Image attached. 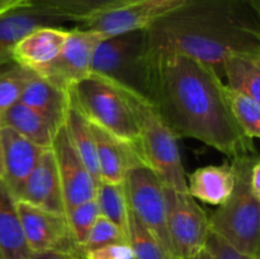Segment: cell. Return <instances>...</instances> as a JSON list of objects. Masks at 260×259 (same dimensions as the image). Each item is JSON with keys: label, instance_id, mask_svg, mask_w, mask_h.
Listing matches in <instances>:
<instances>
[{"label": "cell", "instance_id": "25", "mask_svg": "<svg viewBox=\"0 0 260 259\" xmlns=\"http://www.w3.org/2000/svg\"><path fill=\"white\" fill-rule=\"evenodd\" d=\"M30 4L61 18L65 22L78 24L89 15L118 4L124 0H29Z\"/></svg>", "mask_w": 260, "mask_h": 259}, {"label": "cell", "instance_id": "31", "mask_svg": "<svg viewBox=\"0 0 260 259\" xmlns=\"http://www.w3.org/2000/svg\"><path fill=\"white\" fill-rule=\"evenodd\" d=\"M206 249L215 256V259H259L236 250L228 241L213 233H211L208 236Z\"/></svg>", "mask_w": 260, "mask_h": 259}, {"label": "cell", "instance_id": "9", "mask_svg": "<svg viewBox=\"0 0 260 259\" xmlns=\"http://www.w3.org/2000/svg\"><path fill=\"white\" fill-rule=\"evenodd\" d=\"M185 0H124L79 22L78 27L98 32L104 38L146 30Z\"/></svg>", "mask_w": 260, "mask_h": 259}, {"label": "cell", "instance_id": "37", "mask_svg": "<svg viewBox=\"0 0 260 259\" xmlns=\"http://www.w3.org/2000/svg\"><path fill=\"white\" fill-rule=\"evenodd\" d=\"M3 175V144H2V123H0V178Z\"/></svg>", "mask_w": 260, "mask_h": 259}, {"label": "cell", "instance_id": "17", "mask_svg": "<svg viewBox=\"0 0 260 259\" xmlns=\"http://www.w3.org/2000/svg\"><path fill=\"white\" fill-rule=\"evenodd\" d=\"M96 147L99 182L123 183L128 169L137 164H145L139 152L113 135L90 123Z\"/></svg>", "mask_w": 260, "mask_h": 259}, {"label": "cell", "instance_id": "19", "mask_svg": "<svg viewBox=\"0 0 260 259\" xmlns=\"http://www.w3.org/2000/svg\"><path fill=\"white\" fill-rule=\"evenodd\" d=\"M235 184L231 161L207 165L196 169L187 177V190L194 200L220 206L230 197Z\"/></svg>", "mask_w": 260, "mask_h": 259}, {"label": "cell", "instance_id": "6", "mask_svg": "<svg viewBox=\"0 0 260 259\" xmlns=\"http://www.w3.org/2000/svg\"><path fill=\"white\" fill-rule=\"evenodd\" d=\"M91 73L146 98L149 47L145 30L103 38L94 52Z\"/></svg>", "mask_w": 260, "mask_h": 259}, {"label": "cell", "instance_id": "7", "mask_svg": "<svg viewBox=\"0 0 260 259\" xmlns=\"http://www.w3.org/2000/svg\"><path fill=\"white\" fill-rule=\"evenodd\" d=\"M164 195L172 255L174 259L189 258L206 248L211 234L208 215L188 192L164 184Z\"/></svg>", "mask_w": 260, "mask_h": 259}, {"label": "cell", "instance_id": "27", "mask_svg": "<svg viewBox=\"0 0 260 259\" xmlns=\"http://www.w3.org/2000/svg\"><path fill=\"white\" fill-rule=\"evenodd\" d=\"M127 241L135 259H174L161 243L129 211Z\"/></svg>", "mask_w": 260, "mask_h": 259}, {"label": "cell", "instance_id": "18", "mask_svg": "<svg viewBox=\"0 0 260 259\" xmlns=\"http://www.w3.org/2000/svg\"><path fill=\"white\" fill-rule=\"evenodd\" d=\"M19 102L37 112L55 131L65 124L70 107L69 93L38 74H35L28 81Z\"/></svg>", "mask_w": 260, "mask_h": 259}, {"label": "cell", "instance_id": "32", "mask_svg": "<svg viewBox=\"0 0 260 259\" xmlns=\"http://www.w3.org/2000/svg\"><path fill=\"white\" fill-rule=\"evenodd\" d=\"M86 259H135L128 241L109 244L85 254Z\"/></svg>", "mask_w": 260, "mask_h": 259}, {"label": "cell", "instance_id": "36", "mask_svg": "<svg viewBox=\"0 0 260 259\" xmlns=\"http://www.w3.org/2000/svg\"><path fill=\"white\" fill-rule=\"evenodd\" d=\"M244 2L250 5L258 14H260V0H244Z\"/></svg>", "mask_w": 260, "mask_h": 259}, {"label": "cell", "instance_id": "2", "mask_svg": "<svg viewBox=\"0 0 260 259\" xmlns=\"http://www.w3.org/2000/svg\"><path fill=\"white\" fill-rule=\"evenodd\" d=\"M259 15L244 0H185L145 30L149 48L172 50L213 66L228 56L260 53Z\"/></svg>", "mask_w": 260, "mask_h": 259}, {"label": "cell", "instance_id": "13", "mask_svg": "<svg viewBox=\"0 0 260 259\" xmlns=\"http://www.w3.org/2000/svg\"><path fill=\"white\" fill-rule=\"evenodd\" d=\"M69 36L62 25H43L23 36L12 51L13 61L41 74L57 58Z\"/></svg>", "mask_w": 260, "mask_h": 259}, {"label": "cell", "instance_id": "10", "mask_svg": "<svg viewBox=\"0 0 260 259\" xmlns=\"http://www.w3.org/2000/svg\"><path fill=\"white\" fill-rule=\"evenodd\" d=\"M17 210L30 253L57 251L85 256L71 234L65 215L35 207L23 201H17Z\"/></svg>", "mask_w": 260, "mask_h": 259}, {"label": "cell", "instance_id": "11", "mask_svg": "<svg viewBox=\"0 0 260 259\" xmlns=\"http://www.w3.org/2000/svg\"><path fill=\"white\" fill-rule=\"evenodd\" d=\"M103 38L101 33L78 25L69 29V36L60 55L38 75L69 93L71 86L91 74L94 52Z\"/></svg>", "mask_w": 260, "mask_h": 259}, {"label": "cell", "instance_id": "8", "mask_svg": "<svg viewBox=\"0 0 260 259\" xmlns=\"http://www.w3.org/2000/svg\"><path fill=\"white\" fill-rule=\"evenodd\" d=\"M123 185L129 211L172 254L167 230L164 183L146 164H137L128 169Z\"/></svg>", "mask_w": 260, "mask_h": 259}, {"label": "cell", "instance_id": "26", "mask_svg": "<svg viewBox=\"0 0 260 259\" xmlns=\"http://www.w3.org/2000/svg\"><path fill=\"white\" fill-rule=\"evenodd\" d=\"M33 75V71L13 60L0 66V116L19 102L25 85Z\"/></svg>", "mask_w": 260, "mask_h": 259}, {"label": "cell", "instance_id": "30", "mask_svg": "<svg viewBox=\"0 0 260 259\" xmlns=\"http://www.w3.org/2000/svg\"><path fill=\"white\" fill-rule=\"evenodd\" d=\"M123 241H127V234L108 218L99 216L81 245V250L86 254L109 244L123 243Z\"/></svg>", "mask_w": 260, "mask_h": 259}, {"label": "cell", "instance_id": "29", "mask_svg": "<svg viewBox=\"0 0 260 259\" xmlns=\"http://www.w3.org/2000/svg\"><path fill=\"white\" fill-rule=\"evenodd\" d=\"M65 216L74 239L81 248L94 222L101 216V211L95 198H93L78 206H74L73 208L66 211Z\"/></svg>", "mask_w": 260, "mask_h": 259}, {"label": "cell", "instance_id": "23", "mask_svg": "<svg viewBox=\"0 0 260 259\" xmlns=\"http://www.w3.org/2000/svg\"><path fill=\"white\" fill-rule=\"evenodd\" d=\"M65 127L76 152L88 168L89 173L93 175L96 183H99L101 178H99L98 159H96V147L90 123L71 103L66 114Z\"/></svg>", "mask_w": 260, "mask_h": 259}, {"label": "cell", "instance_id": "4", "mask_svg": "<svg viewBox=\"0 0 260 259\" xmlns=\"http://www.w3.org/2000/svg\"><path fill=\"white\" fill-rule=\"evenodd\" d=\"M119 89L134 113L145 164L156 173L165 185L179 192H188L178 139L147 98L122 86Z\"/></svg>", "mask_w": 260, "mask_h": 259}, {"label": "cell", "instance_id": "24", "mask_svg": "<svg viewBox=\"0 0 260 259\" xmlns=\"http://www.w3.org/2000/svg\"><path fill=\"white\" fill-rule=\"evenodd\" d=\"M95 201L101 216L108 218L127 234L129 208L123 183L99 182L96 185Z\"/></svg>", "mask_w": 260, "mask_h": 259}, {"label": "cell", "instance_id": "28", "mask_svg": "<svg viewBox=\"0 0 260 259\" xmlns=\"http://www.w3.org/2000/svg\"><path fill=\"white\" fill-rule=\"evenodd\" d=\"M228 102L241 131L251 140L260 137V102L229 88Z\"/></svg>", "mask_w": 260, "mask_h": 259}, {"label": "cell", "instance_id": "22", "mask_svg": "<svg viewBox=\"0 0 260 259\" xmlns=\"http://www.w3.org/2000/svg\"><path fill=\"white\" fill-rule=\"evenodd\" d=\"M0 123L42 149L51 147L55 134L57 132L37 112L20 102L13 104L0 116Z\"/></svg>", "mask_w": 260, "mask_h": 259}, {"label": "cell", "instance_id": "34", "mask_svg": "<svg viewBox=\"0 0 260 259\" xmlns=\"http://www.w3.org/2000/svg\"><path fill=\"white\" fill-rule=\"evenodd\" d=\"M29 0H0V15L20 5L28 4Z\"/></svg>", "mask_w": 260, "mask_h": 259}, {"label": "cell", "instance_id": "14", "mask_svg": "<svg viewBox=\"0 0 260 259\" xmlns=\"http://www.w3.org/2000/svg\"><path fill=\"white\" fill-rule=\"evenodd\" d=\"M18 201L65 215L62 188L51 147L43 150L37 164L27 178Z\"/></svg>", "mask_w": 260, "mask_h": 259}, {"label": "cell", "instance_id": "35", "mask_svg": "<svg viewBox=\"0 0 260 259\" xmlns=\"http://www.w3.org/2000/svg\"><path fill=\"white\" fill-rule=\"evenodd\" d=\"M184 259H215V256H213L212 254L205 248L201 251H198L197 254H194V255L189 256V258H184Z\"/></svg>", "mask_w": 260, "mask_h": 259}, {"label": "cell", "instance_id": "15", "mask_svg": "<svg viewBox=\"0 0 260 259\" xmlns=\"http://www.w3.org/2000/svg\"><path fill=\"white\" fill-rule=\"evenodd\" d=\"M2 179L18 201L25 180L29 177L45 149L28 141L9 127L4 126H2Z\"/></svg>", "mask_w": 260, "mask_h": 259}, {"label": "cell", "instance_id": "1", "mask_svg": "<svg viewBox=\"0 0 260 259\" xmlns=\"http://www.w3.org/2000/svg\"><path fill=\"white\" fill-rule=\"evenodd\" d=\"M146 98L178 140H198L230 160L256 154L254 140L234 119L228 86L213 66L177 51L149 48Z\"/></svg>", "mask_w": 260, "mask_h": 259}, {"label": "cell", "instance_id": "20", "mask_svg": "<svg viewBox=\"0 0 260 259\" xmlns=\"http://www.w3.org/2000/svg\"><path fill=\"white\" fill-rule=\"evenodd\" d=\"M17 200L0 178V259H30Z\"/></svg>", "mask_w": 260, "mask_h": 259}, {"label": "cell", "instance_id": "12", "mask_svg": "<svg viewBox=\"0 0 260 259\" xmlns=\"http://www.w3.org/2000/svg\"><path fill=\"white\" fill-rule=\"evenodd\" d=\"M51 149L60 177L65 210L95 198L98 183L71 144L65 124L55 134Z\"/></svg>", "mask_w": 260, "mask_h": 259}, {"label": "cell", "instance_id": "16", "mask_svg": "<svg viewBox=\"0 0 260 259\" xmlns=\"http://www.w3.org/2000/svg\"><path fill=\"white\" fill-rule=\"evenodd\" d=\"M63 23L65 20L30 4V2L0 15V66L13 60V47L28 32L43 25Z\"/></svg>", "mask_w": 260, "mask_h": 259}, {"label": "cell", "instance_id": "33", "mask_svg": "<svg viewBox=\"0 0 260 259\" xmlns=\"http://www.w3.org/2000/svg\"><path fill=\"white\" fill-rule=\"evenodd\" d=\"M30 259H86L84 255H73V254L57 253V251H46V253L32 254Z\"/></svg>", "mask_w": 260, "mask_h": 259}, {"label": "cell", "instance_id": "3", "mask_svg": "<svg viewBox=\"0 0 260 259\" xmlns=\"http://www.w3.org/2000/svg\"><path fill=\"white\" fill-rule=\"evenodd\" d=\"M258 154L231 159L235 184L230 197L208 216L211 233L246 255L259 258L260 249V197L249 184V172Z\"/></svg>", "mask_w": 260, "mask_h": 259}, {"label": "cell", "instance_id": "5", "mask_svg": "<svg viewBox=\"0 0 260 259\" xmlns=\"http://www.w3.org/2000/svg\"><path fill=\"white\" fill-rule=\"evenodd\" d=\"M69 98L89 123L128 144L141 156L136 121L118 85L91 73L71 86Z\"/></svg>", "mask_w": 260, "mask_h": 259}, {"label": "cell", "instance_id": "21", "mask_svg": "<svg viewBox=\"0 0 260 259\" xmlns=\"http://www.w3.org/2000/svg\"><path fill=\"white\" fill-rule=\"evenodd\" d=\"M226 86L260 102V53L239 52L228 56L221 65Z\"/></svg>", "mask_w": 260, "mask_h": 259}]
</instances>
